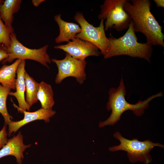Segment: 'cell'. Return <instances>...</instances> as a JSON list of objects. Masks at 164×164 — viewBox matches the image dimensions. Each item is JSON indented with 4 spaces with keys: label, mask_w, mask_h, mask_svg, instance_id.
<instances>
[{
    "label": "cell",
    "mask_w": 164,
    "mask_h": 164,
    "mask_svg": "<svg viewBox=\"0 0 164 164\" xmlns=\"http://www.w3.org/2000/svg\"><path fill=\"white\" fill-rule=\"evenodd\" d=\"M128 28L125 33L118 38L112 36L108 38L109 46L104 58L125 55L143 59L150 62L153 51L152 45L147 42H138L131 20Z\"/></svg>",
    "instance_id": "cell-3"
},
{
    "label": "cell",
    "mask_w": 164,
    "mask_h": 164,
    "mask_svg": "<svg viewBox=\"0 0 164 164\" xmlns=\"http://www.w3.org/2000/svg\"><path fill=\"white\" fill-rule=\"evenodd\" d=\"M108 94V101L107 104L106 108L108 111H111V113L106 120L100 122L99 126L100 128L114 125L120 120L122 114L127 111H132L137 116L142 115L145 110L148 108L150 101L155 98L163 96L162 93L159 92L143 101H140L134 104H130L125 100L126 91L122 78L118 87L117 88H111Z\"/></svg>",
    "instance_id": "cell-2"
},
{
    "label": "cell",
    "mask_w": 164,
    "mask_h": 164,
    "mask_svg": "<svg viewBox=\"0 0 164 164\" xmlns=\"http://www.w3.org/2000/svg\"><path fill=\"white\" fill-rule=\"evenodd\" d=\"M7 136L6 125L5 124L0 131V148H2L7 143Z\"/></svg>",
    "instance_id": "cell-20"
},
{
    "label": "cell",
    "mask_w": 164,
    "mask_h": 164,
    "mask_svg": "<svg viewBox=\"0 0 164 164\" xmlns=\"http://www.w3.org/2000/svg\"><path fill=\"white\" fill-rule=\"evenodd\" d=\"M154 2L156 4L157 7H164V1L163 0H154Z\"/></svg>",
    "instance_id": "cell-22"
},
{
    "label": "cell",
    "mask_w": 164,
    "mask_h": 164,
    "mask_svg": "<svg viewBox=\"0 0 164 164\" xmlns=\"http://www.w3.org/2000/svg\"><path fill=\"white\" fill-rule=\"evenodd\" d=\"M8 53L7 48L3 45H0V61L7 58Z\"/></svg>",
    "instance_id": "cell-21"
},
{
    "label": "cell",
    "mask_w": 164,
    "mask_h": 164,
    "mask_svg": "<svg viewBox=\"0 0 164 164\" xmlns=\"http://www.w3.org/2000/svg\"><path fill=\"white\" fill-rule=\"evenodd\" d=\"M127 0H105L101 6L100 19L105 20L104 30L111 28L121 31L128 28L131 19L124 9Z\"/></svg>",
    "instance_id": "cell-5"
},
{
    "label": "cell",
    "mask_w": 164,
    "mask_h": 164,
    "mask_svg": "<svg viewBox=\"0 0 164 164\" xmlns=\"http://www.w3.org/2000/svg\"><path fill=\"white\" fill-rule=\"evenodd\" d=\"M26 63L25 60H22L17 69V77L16 79L15 92H10L9 95L14 96L17 99L19 107L15 104L14 106L19 111L22 110L26 111L29 110L26 102L25 97V92L26 90V85L24 78V73Z\"/></svg>",
    "instance_id": "cell-12"
},
{
    "label": "cell",
    "mask_w": 164,
    "mask_h": 164,
    "mask_svg": "<svg viewBox=\"0 0 164 164\" xmlns=\"http://www.w3.org/2000/svg\"><path fill=\"white\" fill-rule=\"evenodd\" d=\"M127 0L124 9L129 15L135 32L142 33L152 45L164 47L162 27L150 11L149 0Z\"/></svg>",
    "instance_id": "cell-1"
},
{
    "label": "cell",
    "mask_w": 164,
    "mask_h": 164,
    "mask_svg": "<svg viewBox=\"0 0 164 164\" xmlns=\"http://www.w3.org/2000/svg\"><path fill=\"white\" fill-rule=\"evenodd\" d=\"M30 145L24 144L23 136L19 132L16 136L8 139L6 144L0 150V159L8 155H13L16 158L19 164H22L23 152Z\"/></svg>",
    "instance_id": "cell-11"
},
{
    "label": "cell",
    "mask_w": 164,
    "mask_h": 164,
    "mask_svg": "<svg viewBox=\"0 0 164 164\" xmlns=\"http://www.w3.org/2000/svg\"><path fill=\"white\" fill-rule=\"evenodd\" d=\"M4 1L3 0H0V4L2 3Z\"/></svg>",
    "instance_id": "cell-24"
},
{
    "label": "cell",
    "mask_w": 164,
    "mask_h": 164,
    "mask_svg": "<svg viewBox=\"0 0 164 164\" xmlns=\"http://www.w3.org/2000/svg\"><path fill=\"white\" fill-rule=\"evenodd\" d=\"M44 0H32V5L38 7L41 3L45 1Z\"/></svg>",
    "instance_id": "cell-23"
},
{
    "label": "cell",
    "mask_w": 164,
    "mask_h": 164,
    "mask_svg": "<svg viewBox=\"0 0 164 164\" xmlns=\"http://www.w3.org/2000/svg\"><path fill=\"white\" fill-rule=\"evenodd\" d=\"M65 54V56L63 59H51V61L56 64L58 70L55 82L58 84L67 77H72L75 78L79 84H82L86 79L85 60H79L67 53Z\"/></svg>",
    "instance_id": "cell-8"
},
{
    "label": "cell",
    "mask_w": 164,
    "mask_h": 164,
    "mask_svg": "<svg viewBox=\"0 0 164 164\" xmlns=\"http://www.w3.org/2000/svg\"><path fill=\"white\" fill-rule=\"evenodd\" d=\"M11 33L0 17V45H3L7 48L9 46L10 35Z\"/></svg>",
    "instance_id": "cell-19"
},
{
    "label": "cell",
    "mask_w": 164,
    "mask_h": 164,
    "mask_svg": "<svg viewBox=\"0 0 164 164\" xmlns=\"http://www.w3.org/2000/svg\"><path fill=\"white\" fill-rule=\"evenodd\" d=\"M37 98L42 108L52 109L55 104L53 92L51 86L43 81L39 83Z\"/></svg>",
    "instance_id": "cell-16"
},
{
    "label": "cell",
    "mask_w": 164,
    "mask_h": 164,
    "mask_svg": "<svg viewBox=\"0 0 164 164\" xmlns=\"http://www.w3.org/2000/svg\"><path fill=\"white\" fill-rule=\"evenodd\" d=\"M10 43L7 48L8 57L2 62L4 64L7 62H12L15 59L34 60L49 68L48 64L51 62L47 50L48 45H46L38 49H32L24 46L17 39L14 32L10 35Z\"/></svg>",
    "instance_id": "cell-6"
},
{
    "label": "cell",
    "mask_w": 164,
    "mask_h": 164,
    "mask_svg": "<svg viewBox=\"0 0 164 164\" xmlns=\"http://www.w3.org/2000/svg\"><path fill=\"white\" fill-rule=\"evenodd\" d=\"M114 137L120 142L119 145L109 148L111 152L124 151L127 152L129 161L132 163L138 162L149 164L152 161L150 153L155 147H164L163 145L159 143H153L147 140L140 141L137 138L129 140L123 137L119 132H116Z\"/></svg>",
    "instance_id": "cell-4"
},
{
    "label": "cell",
    "mask_w": 164,
    "mask_h": 164,
    "mask_svg": "<svg viewBox=\"0 0 164 164\" xmlns=\"http://www.w3.org/2000/svg\"><path fill=\"white\" fill-rule=\"evenodd\" d=\"M54 48L62 50L72 57L80 60H85L89 56H98L101 54L98 48L93 44L77 38L66 44L55 46Z\"/></svg>",
    "instance_id": "cell-9"
},
{
    "label": "cell",
    "mask_w": 164,
    "mask_h": 164,
    "mask_svg": "<svg viewBox=\"0 0 164 164\" xmlns=\"http://www.w3.org/2000/svg\"><path fill=\"white\" fill-rule=\"evenodd\" d=\"M81 28L80 33L75 38L88 42L96 46L104 56L109 46V40L105 35L104 20L101 19L98 26L95 27L90 24L85 19L83 14L77 12L74 17Z\"/></svg>",
    "instance_id": "cell-7"
},
{
    "label": "cell",
    "mask_w": 164,
    "mask_h": 164,
    "mask_svg": "<svg viewBox=\"0 0 164 164\" xmlns=\"http://www.w3.org/2000/svg\"><path fill=\"white\" fill-rule=\"evenodd\" d=\"M20 112L24 114V117L22 119L16 121H12L8 125L9 136L12 132H16L22 126L32 121L42 120L46 122H49L50 118L56 114V112L52 109H46L42 108L33 112L23 110L21 111Z\"/></svg>",
    "instance_id": "cell-10"
},
{
    "label": "cell",
    "mask_w": 164,
    "mask_h": 164,
    "mask_svg": "<svg viewBox=\"0 0 164 164\" xmlns=\"http://www.w3.org/2000/svg\"><path fill=\"white\" fill-rule=\"evenodd\" d=\"M21 0H5L0 4V17L11 32H14L12 26L14 15L18 12L20 8Z\"/></svg>",
    "instance_id": "cell-14"
},
{
    "label": "cell",
    "mask_w": 164,
    "mask_h": 164,
    "mask_svg": "<svg viewBox=\"0 0 164 164\" xmlns=\"http://www.w3.org/2000/svg\"><path fill=\"white\" fill-rule=\"evenodd\" d=\"M24 78L26 85V102L30 108L38 101L37 93L39 83L26 72H24Z\"/></svg>",
    "instance_id": "cell-17"
},
{
    "label": "cell",
    "mask_w": 164,
    "mask_h": 164,
    "mask_svg": "<svg viewBox=\"0 0 164 164\" xmlns=\"http://www.w3.org/2000/svg\"><path fill=\"white\" fill-rule=\"evenodd\" d=\"M61 17L60 14L54 16V19L59 26L60 31L59 35L55 39V42L56 43L64 42H68L70 40H72L81 30L79 25L65 21L62 19Z\"/></svg>",
    "instance_id": "cell-13"
},
{
    "label": "cell",
    "mask_w": 164,
    "mask_h": 164,
    "mask_svg": "<svg viewBox=\"0 0 164 164\" xmlns=\"http://www.w3.org/2000/svg\"><path fill=\"white\" fill-rule=\"evenodd\" d=\"M10 88L0 85V113L3 116L6 125L11 122L12 117L9 114L6 107L7 96L10 91Z\"/></svg>",
    "instance_id": "cell-18"
},
{
    "label": "cell",
    "mask_w": 164,
    "mask_h": 164,
    "mask_svg": "<svg viewBox=\"0 0 164 164\" xmlns=\"http://www.w3.org/2000/svg\"><path fill=\"white\" fill-rule=\"evenodd\" d=\"M21 60L17 59L12 64H5L1 67L0 83L2 86L15 90L17 69Z\"/></svg>",
    "instance_id": "cell-15"
}]
</instances>
